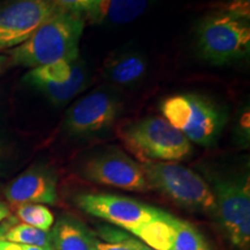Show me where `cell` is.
Masks as SVG:
<instances>
[{
  "label": "cell",
  "mask_w": 250,
  "mask_h": 250,
  "mask_svg": "<svg viewBox=\"0 0 250 250\" xmlns=\"http://www.w3.org/2000/svg\"><path fill=\"white\" fill-rule=\"evenodd\" d=\"M85 26L83 15L62 9L37 28L22 44L6 52L9 67L35 68L79 58V43Z\"/></svg>",
  "instance_id": "cell-1"
},
{
  "label": "cell",
  "mask_w": 250,
  "mask_h": 250,
  "mask_svg": "<svg viewBox=\"0 0 250 250\" xmlns=\"http://www.w3.org/2000/svg\"><path fill=\"white\" fill-rule=\"evenodd\" d=\"M160 111L186 136L202 147L217 145L228 121V110L215 100L198 93H180L162 100Z\"/></svg>",
  "instance_id": "cell-2"
},
{
  "label": "cell",
  "mask_w": 250,
  "mask_h": 250,
  "mask_svg": "<svg viewBox=\"0 0 250 250\" xmlns=\"http://www.w3.org/2000/svg\"><path fill=\"white\" fill-rule=\"evenodd\" d=\"M149 186L174 204L187 210L214 215L215 202L208 181L179 162L143 161Z\"/></svg>",
  "instance_id": "cell-3"
},
{
  "label": "cell",
  "mask_w": 250,
  "mask_h": 250,
  "mask_svg": "<svg viewBox=\"0 0 250 250\" xmlns=\"http://www.w3.org/2000/svg\"><path fill=\"white\" fill-rule=\"evenodd\" d=\"M195 46L199 57L210 64L240 61L250 51L249 21L225 12H212L196 26Z\"/></svg>",
  "instance_id": "cell-4"
},
{
  "label": "cell",
  "mask_w": 250,
  "mask_h": 250,
  "mask_svg": "<svg viewBox=\"0 0 250 250\" xmlns=\"http://www.w3.org/2000/svg\"><path fill=\"white\" fill-rule=\"evenodd\" d=\"M120 137L140 162H180L191 158L193 153L192 144L164 117L134 121L120 131Z\"/></svg>",
  "instance_id": "cell-5"
},
{
  "label": "cell",
  "mask_w": 250,
  "mask_h": 250,
  "mask_svg": "<svg viewBox=\"0 0 250 250\" xmlns=\"http://www.w3.org/2000/svg\"><path fill=\"white\" fill-rule=\"evenodd\" d=\"M123 112V102L114 90L99 88L77 100L65 114L67 136L88 139L109 132Z\"/></svg>",
  "instance_id": "cell-6"
},
{
  "label": "cell",
  "mask_w": 250,
  "mask_h": 250,
  "mask_svg": "<svg viewBox=\"0 0 250 250\" xmlns=\"http://www.w3.org/2000/svg\"><path fill=\"white\" fill-rule=\"evenodd\" d=\"M80 174L89 182L126 191L147 192L151 190L140 164L114 146L99 149L87 156L81 164Z\"/></svg>",
  "instance_id": "cell-7"
},
{
  "label": "cell",
  "mask_w": 250,
  "mask_h": 250,
  "mask_svg": "<svg viewBox=\"0 0 250 250\" xmlns=\"http://www.w3.org/2000/svg\"><path fill=\"white\" fill-rule=\"evenodd\" d=\"M23 81L56 105H64L88 87L89 71L79 58L30 68Z\"/></svg>",
  "instance_id": "cell-8"
},
{
  "label": "cell",
  "mask_w": 250,
  "mask_h": 250,
  "mask_svg": "<svg viewBox=\"0 0 250 250\" xmlns=\"http://www.w3.org/2000/svg\"><path fill=\"white\" fill-rule=\"evenodd\" d=\"M74 202L85 213L105 220L130 234L162 212L136 199L110 193H80Z\"/></svg>",
  "instance_id": "cell-9"
},
{
  "label": "cell",
  "mask_w": 250,
  "mask_h": 250,
  "mask_svg": "<svg viewBox=\"0 0 250 250\" xmlns=\"http://www.w3.org/2000/svg\"><path fill=\"white\" fill-rule=\"evenodd\" d=\"M61 11L51 0H7L0 5V54L22 44Z\"/></svg>",
  "instance_id": "cell-10"
},
{
  "label": "cell",
  "mask_w": 250,
  "mask_h": 250,
  "mask_svg": "<svg viewBox=\"0 0 250 250\" xmlns=\"http://www.w3.org/2000/svg\"><path fill=\"white\" fill-rule=\"evenodd\" d=\"M208 179L214 196V217L228 237L235 228L250 224L249 176L236 177L208 173Z\"/></svg>",
  "instance_id": "cell-11"
},
{
  "label": "cell",
  "mask_w": 250,
  "mask_h": 250,
  "mask_svg": "<svg viewBox=\"0 0 250 250\" xmlns=\"http://www.w3.org/2000/svg\"><path fill=\"white\" fill-rule=\"evenodd\" d=\"M131 234L154 250H211L195 226L164 210Z\"/></svg>",
  "instance_id": "cell-12"
},
{
  "label": "cell",
  "mask_w": 250,
  "mask_h": 250,
  "mask_svg": "<svg viewBox=\"0 0 250 250\" xmlns=\"http://www.w3.org/2000/svg\"><path fill=\"white\" fill-rule=\"evenodd\" d=\"M12 205L55 204L57 202V177L44 167H34L12 181L5 189Z\"/></svg>",
  "instance_id": "cell-13"
},
{
  "label": "cell",
  "mask_w": 250,
  "mask_h": 250,
  "mask_svg": "<svg viewBox=\"0 0 250 250\" xmlns=\"http://www.w3.org/2000/svg\"><path fill=\"white\" fill-rule=\"evenodd\" d=\"M148 72V61L143 52L125 48L114 52L105 61L103 76L111 85L133 88L143 83Z\"/></svg>",
  "instance_id": "cell-14"
},
{
  "label": "cell",
  "mask_w": 250,
  "mask_h": 250,
  "mask_svg": "<svg viewBox=\"0 0 250 250\" xmlns=\"http://www.w3.org/2000/svg\"><path fill=\"white\" fill-rule=\"evenodd\" d=\"M149 0H101L86 15V23L121 26L138 19L148 7Z\"/></svg>",
  "instance_id": "cell-15"
},
{
  "label": "cell",
  "mask_w": 250,
  "mask_h": 250,
  "mask_svg": "<svg viewBox=\"0 0 250 250\" xmlns=\"http://www.w3.org/2000/svg\"><path fill=\"white\" fill-rule=\"evenodd\" d=\"M51 228L54 250H93L96 237L76 218L62 217Z\"/></svg>",
  "instance_id": "cell-16"
},
{
  "label": "cell",
  "mask_w": 250,
  "mask_h": 250,
  "mask_svg": "<svg viewBox=\"0 0 250 250\" xmlns=\"http://www.w3.org/2000/svg\"><path fill=\"white\" fill-rule=\"evenodd\" d=\"M13 223H15V219H11V220L4 224L2 239L6 240V241L21 243V245L52 248L50 232L39 229V228L29 226V225L23 223L17 225H13Z\"/></svg>",
  "instance_id": "cell-17"
},
{
  "label": "cell",
  "mask_w": 250,
  "mask_h": 250,
  "mask_svg": "<svg viewBox=\"0 0 250 250\" xmlns=\"http://www.w3.org/2000/svg\"><path fill=\"white\" fill-rule=\"evenodd\" d=\"M15 214L23 224L46 232H49L55 224L54 214L43 204L15 205Z\"/></svg>",
  "instance_id": "cell-18"
},
{
  "label": "cell",
  "mask_w": 250,
  "mask_h": 250,
  "mask_svg": "<svg viewBox=\"0 0 250 250\" xmlns=\"http://www.w3.org/2000/svg\"><path fill=\"white\" fill-rule=\"evenodd\" d=\"M98 234L104 242L123 245L130 250H154L151 247L146 246L136 236H133L132 234L125 232V230L117 227H111L108 225L100 226L98 228Z\"/></svg>",
  "instance_id": "cell-19"
},
{
  "label": "cell",
  "mask_w": 250,
  "mask_h": 250,
  "mask_svg": "<svg viewBox=\"0 0 250 250\" xmlns=\"http://www.w3.org/2000/svg\"><path fill=\"white\" fill-rule=\"evenodd\" d=\"M217 11L249 21L250 0H221L217 6Z\"/></svg>",
  "instance_id": "cell-20"
},
{
  "label": "cell",
  "mask_w": 250,
  "mask_h": 250,
  "mask_svg": "<svg viewBox=\"0 0 250 250\" xmlns=\"http://www.w3.org/2000/svg\"><path fill=\"white\" fill-rule=\"evenodd\" d=\"M51 1L64 11L80 14L85 18L99 5L101 0H51Z\"/></svg>",
  "instance_id": "cell-21"
},
{
  "label": "cell",
  "mask_w": 250,
  "mask_h": 250,
  "mask_svg": "<svg viewBox=\"0 0 250 250\" xmlns=\"http://www.w3.org/2000/svg\"><path fill=\"white\" fill-rule=\"evenodd\" d=\"M2 234H4V225L0 227V250H54V248H49V247L28 246L6 241L2 239Z\"/></svg>",
  "instance_id": "cell-22"
},
{
  "label": "cell",
  "mask_w": 250,
  "mask_h": 250,
  "mask_svg": "<svg viewBox=\"0 0 250 250\" xmlns=\"http://www.w3.org/2000/svg\"><path fill=\"white\" fill-rule=\"evenodd\" d=\"M93 250H130V249L126 248V247L123 245L104 242V241H101V240L96 239L95 243H94Z\"/></svg>",
  "instance_id": "cell-23"
},
{
  "label": "cell",
  "mask_w": 250,
  "mask_h": 250,
  "mask_svg": "<svg viewBox=\"0 0 250 250\" xmlns=\"http://www.w3.org/2000/svg\"><path fill=\"white\" fill-rule=\"evenodd\" d=\"M8 217H9L8 205L2 201H0V224L4 223L5 219H7Z\"/></svg>",
  "instance_id": "cell-24"
},
{
  "label": "cell",
  "mask_w": 250,
  "mask_h": 250,
  "mask_svg": "<svg viewBox=\"0 0 250 250\" xmlns=\"http://www.w3.org/2000/svg\"><path fill=\"white\" fill-rule=\"evenodd\" d=\"M9 67V62H8V57L6 54H0V74L2 72L7 70Z\"/></svg>",
  "instance_id": "cell-25"
}]
</instances>
